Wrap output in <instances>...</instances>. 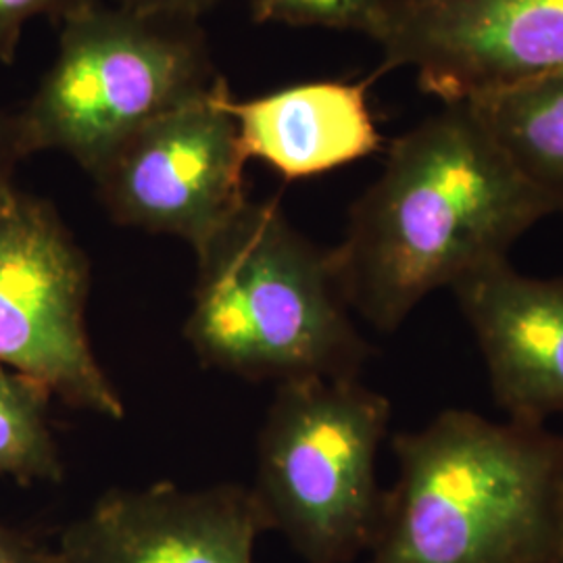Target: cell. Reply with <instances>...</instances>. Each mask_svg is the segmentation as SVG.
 Listing matches in <instances>:
<instances>
[{
    "instance_id": "cell-7",
    "label": "cell",
    "mask_w": 563,
    "mask_h": 563,
    "mask_svg": "<svg viewBox=\"0 0 563 563\" xmlns=\"http://www.w3.org/2000/svg\"><path fill=\"white\" fill-rule=\"evenodd\" d=\"M228 84L148 121L92 174L111 220L195 253L249 202L246 155L223 107Z\"/></svg>"
},
{
    "instance_id": "cell-2",
    "label": "cell",
    "mask_w": 563,
    "mask_h": 563,
    "mask_svg": "<svg viewBox=\"0 0 563 563\" xmlns=\"http://www.w3.org/2000/svg\"><path fill=\"white\" fill-rule=\"evenodd\" d=\"M390 446L399 476L365 563H563V434L444 409Z\"/></svg>"
},
{
    "instance_id": "cell-3",
    "label": "cell",
    "mask_w": 563,
    "mask_h": 563,
    "mask_svg": "<svg viewBox=\"0 0 563 563\" xmlns=\"http://www.w3.org/2000/svg\"><path fill=\"white\" fill-rule=\"evenodd\" d=\"M195 255L184 336L205 367L251 383L362 376L374 349L344 299L334 253L288 222L278 199L246 202Z\"/></svg>"
},
{
    "instance_id": "cell-9",
    "label": "cell",
    "mask_w": 563,
    "mask_h": 563,
    "mask_svg": "<svg viewBox=\"0 0 563 563\" xmlns=\"http://www.w3.org/2000/svg\"><path fill=\"white\" fill-rule=\"evenodd\" d=\"M267 532L251 486L111 488L60 532L57 563H255Z\"/></svg>"
},
{
    "instance_id": "cell-10",
    "label": "cell",
    "mask_w": 563,
    "mask_h": 563,
    "mask_svg": "<svg viewBox=\"0 0 563 563\" xmlns=\"http://www.w3.org/2000/svg\"><path fill=\"white\" fill-rule=\"evenodd\" d=\"M451 292L505 416L530 423L563 416V278L528 276L501 262Z\"/></svg>"
},
{
    "instance_id": "cell-4",
    "label": "cell",
    "mask_w": 563,
    "mask_h": 563,
    "mask_svg": "<svg viewBox=\"0 0 563 563\" xmlns=\"http://www.w3.org/2000/svg\"><path fill=\"white\" fill-rule=\"evenodd\" d=\"M220 80L197 20L92 0L60 21L57 59L18 113L25 153H67L92 176L142 125Z\"/></svg>"
},
{
    "instance_id": "cell-13",
    "label": "cell",
    "mask_w": 563,
    "mask_h": 563,
    "mask_svg": "<svg viewBox=\"0 0 563 563\" xmlns=\"http://www.w3.org/2000/svg\"><path fill=\"white\" fill-rule=\"evenodd\" d=\"M48 402L44 388L0 363V476L23 486L63 481Z\"/></svg>"
},
{
    "instance_id": "cell-1",
    "label": "cell",
    "mask_w": 563,
    "mask_h": 563,
    "mask_svg": "<svg viewBox=\"0 0 563 563\" xmlns=\"http://www.w3.org/2000/svg\"><path fill=\"white\" fill-rule=\"evenodd\" d=\"M553 216L470 102L416 123L349 211L332 249L344 299L378 332H397L423 299L509 262Z\"/></svg>"
},
{
    "instance_id": "cell-18",
    "label": "cell",
    "mask_w": 563,
    "mask_h": 563,
    "mask_svg": "<svg viewBox=\"0 0 563 563\" xmlns=\"http://www.w3.org/2000/svg\"><path fill=\"white\" fill-rule=\"evenodd\" d=\"M25 157L27 153L21 139L18 113H7L0 109V188L13 184V172Z\"/></svg>"
},
{
    "instance_id": "cell-16",
    "label": "cell",
    "mask_w": 563,
    "mask_h": 563,
    "mask_svg": "<svg viewBox=\"0 0 563 563\" xmlns=\"http://www.w3.org/2000/svg\"><path fill=\"white\" fill-rule=\"evenodd\" d=\"M0 563H57L55 549L0 522Z\"/></svg>"
},
{
    "instance_id": "cell-17",
    "label": "cell",
    "mask_w": 563,
    "mask_h": 563,
    "mask_svg": "<svg viewBox=\"0 0 563 563\" xmlns=\"http://www.w3.org/2000/svg\"><path fill=\"white\" fill-rule=\"evenodd\" d=\"M218 0H113V4L148 15L199 20Z\"/></svg>"
},
{
    "instance_id": "cell-11",
    "label": "cell",
    "mask_w": 563,
    "mask_h": 563,
    "mask_svg": "<svg viewBox=\"0 0 563 563\" xmlns=\"http://www.w3.org/2000/svg\"><path fill=\"white\" fill-rule=\"evenodd\" d=\"M369 80L305 81L223 107L236 121L246 159L267 163L286 180H302L365 159L383 148L367 102Z\"/></svg>"
},
{
    "instance_id": "cell-6",
    "label": "cell",
    "mask_w": 563,
    "mask_h": 563,
    "mask_svg": "<svg viewBox=\"0 0 563 563\" xmlns=\"http://www.w3.org/2000/svg\"><path fill=\"white\" fill-rule=\"evenodd\" d=\"M90 263L48 201L0 188V363L71 409L121 420L125 405L92 349Z\"/></svg>"
},
{
    "instance_id": "cell-8",
    "label": "cell",
    "mask_w": 563,
    "mask_h": 563,
    "mask_svg": "<svg viewBox=\"0 0 563 563\" xmlns=\"http://www.w3.org/2000/svg\"><path fill=\"white\" fill-rule=\"evenodd\" d=\"M383 71L407 67L443 102L563 69V0H378Z\"/></svg>"
},
{
    "instance_id": "cell-14",
    "label": "cell",
    "mask_w": 563,
    "mask_h": 563,
    "mask_svg": "<svg viewBox=\"0 0 563 563\" xmlns=\"http://www.w3.org/2000/svg\"><path fill=\"white\" fill-rule=\"evenodd\" d=\"M253 20L374 36L378 0H246Z\"/></svg>"
},
{
    "instance_id": "cell-5",
    "label": "cell",
    "mask_w": 563,
    "mask_h": 563,
    "mask_svg": "<svg viewBox=\"0 0 563 563\" xmlns=\"http://www.w3.org/2000/svg\"><path fill=\"white\" fill-rule=\"evenodd\" d=\"M390 401L360 378L276 384L257 443L251 493L267 532L305 563H353L383 526L378 455Z\"/></svg>"
},
{
    "instance_id": "cell-15",
    "label": "cell",
    "mask_w": 563,
    "mask_h": 563,
    "mask_svg": "<svg viewBox=\"0 0 563 563\" xmlns=\"http://www.w3.org/2000/svg\"><path fill=\"white\" fill-rule=\"evenodd\" d=\"M88 2L92 0H0V60L13 63L27 21L46 15L60 23Z\"/></svg>"
},
{
    "instance_id": "cell-12",
    "label": "cell",
    "mask_w": 563,
    "mask_h": 563,
    "mask_svg": "<svg viewBox=\"0 0 563 563\" xmlns=\"http://www.w3.org/2000/svg\"><path fill=\"white\" fill-rule=\"evenodd\" d=\"M467 102L553 216L563 213V69Z\"/></svg>"
}]
</instances>
